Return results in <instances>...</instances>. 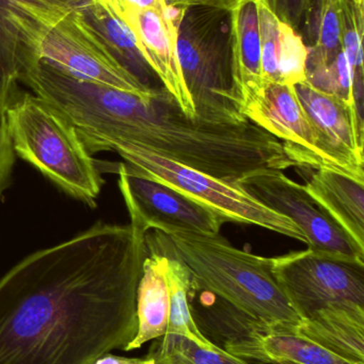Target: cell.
<instances>
[{"instance_id": "1", "label": "cell", "mask_w": 364, "mask_h": 364, "mask_svg": "<svg viewBox=\"0 0 364 364\" xmlns=\"http://www.w3.org/2000/svg\"><path fill=\"white\" fill-rule=\"evenodd\" d=\"M147 232L96 223L0 279V364H92L136 337Z\"/></svg>"}, {"instance_id": "2", "label": "cell", "mask_w": 364, "mask_h": 364, "mask_svg": "<svg viewBox=\"0 0 364 364\" xmlns=\"http://www.w3.org/2000/svg\"><path fill=\"white\" fill-rule=\"evenodd\" d=\"M121 143L230 182L260 171L296 168L284 144L249 119L222 124L188 117L165 87L147 96L126 93L94 153Z\"/></svg>"}, {"instance_id": "3", "label": "cell", "mask_w": 364, "mask_h": 364, "mask_svg": "<svg viewBox=\"0 0 364 364\" xmlns=\"http://www.w3.org/2000/svg\"><path fill=\"white\" fill-rule=\"evenodd\" d=\"M155 231L154 235H145V242L181 260L196 286L261 320L301 323L274 276L271 258L239 250L219 233Z\"/></svg>"}, {"instance_id": "4", "label": "cell", "mask_w": 364, "mask_h": 364, "mask_svg": "<svg viewBox=\"0 0 364 364\" xmlns=\"http://www.w3.org/2000/svg\"><path fill=\"white\" fill-rule=\"evenodd\" d=\"M14 21L33 61L139 96L155 91L115 61L77 6L63 0H17Z\"/></svg>"}, {"instance_id": "5", "label": "cell", "mask_w": 364, "mask_h": 364, "mask_svg": "<svg viewBox=\"0 0 364 364\" xmlns=\"http://www.w3.org/2000/svg\"><path fill=\"white\" fill-rule=\"evenodd\" d=\"M15 154L77 200L95 207L102 172L75 126L55 107L19 94L6 113Z\"/></svg>"}, {"instance_id": "6", "label": "cell", "mask_w": 364, "mask_h": 364, "mask_svg": "<svg viewBox=\"0 0 364 364\" xmlns=\"http://www.w3.org/2000/svg\"><path fill=\"white\" fill-rule=\"evenodd\" d=\"M177 53L197 117L213 123H241L233 78L232 12L224 6H184Z\"/></svg>"}, {"instance_id": "7", "label": "cell", "mask_w": 364, "mask_h": 364, "mask_svg": "<svg viewBox=\"0 0 364 364\" xmlns=\"http://www.w3.org/2000/svg\"><path fill=\"white\" fill-rule=\"evenodd\" d=\"M109 151L119 154L124 164L140 176L175 188L228 222L262 227L307 244L303 231L291 218L263 205L236 182L209 176L136 145L121 143Z\"/></svg>"}, {"instance_id": "8", "label": "cell", "mask_w": 364, "mask_h": 364, "mask_svg": "<svg viewBox=\"0 0 364 364\" xmlns=\"http://www.w3.org/2000/svg\"><path fill=\"white\" fill-rule=\"evenodd\" d=\"M271 271L297 316L323 312L364 314V261L293 252L271 258Z\"/></svg>"}, {"instance_id": "9", "label": "cell", "mask_w": 364, "mask_h": 364, "mask_svg": "<svg viewBox=\"0 0 364 364\" xmlns=\"http://www.w3.org/2000/svg\"><path fill=\"white\" fill-rule=\"evenodd\" d=\"M243 114L277 138L296 168H327L364 182V166L343 155L316 129L294 87L264 83L261 93L244 106Z\"/></svg>"}, {"instance_id": "10", "label": "cell", "mask_w": 364, "mask_h": 364, "mask_svg": "<svg viewBox=\"0 0 364 364\" xmlns=\"http://www.w3.org/2000/svg\"><path fill=\"white\" fill-rule=\"evenodd\" d=\"M98 168L119 176V188L130 214V224L145 232L217 235L226 218L192 200L171 186L145 178L125 164L98 162Z\"/></svg>"}, {"instance_id": "11", "label": "cell", "mask_w": 364, "mask_h": 364, "mask_svg": "<svg viewBox=\"0 0 364 364\" xmlns=\"http://www.w3.org/2000/svg\"><path fill=\"white\" fill-rule=\"evenodd\" d=\"M236 183L269 209L291 218L305 235L308 250L325 256L364 261L363 248L316 205L305 186L293 181L282 171L252 173Z\"/></svg>"}, {"instance_id": "12", "label": "cell", "mask_w": 364, "mask_h": 364, "mask_svg": "<svg viewBox=\"0 0 364 364\" xmlns=\"http://www.w3.org/2000/svg\"><path fill=\"white\" fill-rule=\"evenodd\" d=\"M183 8L110 9L132 30L143 57L162 87L186 115L196 117V109L186 87L177 53V27Z\"/></svg>"}, {"instance_id": "13", "label": "cell", "mask_w": 364, "mask_h": 364, "mask_svg": "<svg viewBox=\"0 0 364 364\" xmlns=\"http://www.w3.org/2000/svg\"><path fill=\"white\" fill-rule=\"evenodd\" d=\"M190 314L203 337L227 354L263 364L261 340L281 323L261 320L218 295L190 284Z\"/></svg>"}, {"instance_id": "14", "label": "cell", "mask_w": 364, "mask_h": 364, "mask_svg": "<svg viewBox=\"0 0 364 364\" xmlns=\"http://www.w3.org/2000/svg\"><path fill=\"white\" fill-rule=\"evenodd\" d=\"M295 93L316 129L343 155L364 166V126L346 102L312 87L307 80L294 85Z\"/></svg>"}, {"instance_id": "15", "label": "cell", "mask_w": 364, "mask_h": 364, "mask_svg": "<svg viewBox=\"0 0 364 364\" xmlns=\"http://www.w3.org/2000/svg\"><path fill=\"white\" fill-rule=\"evenodd\" d=\"M231 12L233 78L243 111L264 87L258 0H237Z\"/></svg>"}, {"instance_id": "16", "label": "cell", "mask_w": 364, "mask_h": 364, "mask_svg": "<svg viewBox=\"0 0 364 364\" xmlns=\"http://www.w3.org/2000/svg\"><path fill=\"white\" fill-rule=\"evenodd\" d=\"M305 188L316 205L364 250V182L321 168L311 175Z\"/></svg>"}, {"instance_id": "17", "label": "cell", "mask_w": 364, "mask_h": 364, "mask_svg": "<svg viewBox=\"0 0 364 364\" xmlns=\"http://www.w3.org/2000/svg\"><path fill=\"white\" fill-rule=\"evenodd\" d=\"M142 274L137 288L136 311L138 331L136 337L123 350L140 348L147 342L160 339L167 333L170 314V290L166 275L167 258L147 245Z\"/></svg>"}, {"instance_id": "18", "label": "cell", "mask_w": 364, "mask_h": 364, "mask_svg": "<svg viewBox=\"0 0 364 364\" xmlns=\"http://www.w3.org/2000/svg\"><path fill=\"white\" fill-rule=\"evenodd\" d=\"M115 61L150 90L162 82L143 57L128 26L103 0H88L77 6Z\"/></svg>"}, {"instance_id": "19", "label": "cell", "mask_w": 364, "mask_h": 364, "mask_svg": "<svg viewBox=\"0 0 364 364\" xmlns=\"http://www.w3.org/2000/svg\"><path fill=\"white\" fill-rule=\"evenodd\" d=\"M295 331L342 359L364 364V314L323 312L301 321Z\"/></svg>"}, {"instance_id": "20", "label": "cell", "mask_w": 364, "mask_h": 364, "mask_svg": "<svg viewBox=\"0 0 364 364\" xmlns=\"http://www.w3.org/2000/svg\"><path fill=\"white\" fill-rule=\"evenodd\" d=\"M17 0H0V122L19 95L17 83L30 55L14 21Z\"/></svg>"}, {"instance_id": "21", "label": "cell", "mask_w": 364, "mask_h": 364, "mask_svg": "<svg viewBox=\"0 0 364 364\" xmlns=\"http://www.w3.org/2000/svg\"><path fill=\"white\" fill-rule=\"evenodd\" d=\"M303 30L310 44L307 63H333L343 50L339 0H311Z\"/></svg>"}, {"instance_id": "22", "label": "cell", "mask_w": 364, "mask_h": 364, "mask_svg": "<svg viewBox=\"0 0 364 364\" xmlns=\"http://www.w3.org/2000/svg\"><path fill=\"white\" fill-rule=\"evenodd\" d=\"M297 325L279 324L261 340L263 364H359L342 359L295 331Z\"/></svg>"}, {"instance_id": "23", "label": "cell", "mask_w": 364, "mask_h": 364, "mask_svg": "<svg viewBox=\"0 0 364 364\" xmlns=\"http://www.w3.org/2000/svg\"><path fill=\"white\" fill-rule=\"evenodd\" d=\"M147 243V242H145ZM166 256V275L170 290V314H169L168 328L166 333H179L198 344L201 348L219 350L207 341L202 333L197 328L194 318L190 314L189 295L192 284V274L185 264L172 255L157 250Z\"/></svg>"}, {"instance_id": "24", "label": "cell", "mask_w": 364, "mask_h": 364, "mask_svg": "<svg viewBox=\"0 0 364 364\" xmlns=\"http://www.w3.org/2000/svg\"><path fill=\"white\" fill-rule=\"evenodd\" d=\"M147 356L157 364H249L224 350L201 348L179 333L153 340Z\"/></svg>"}, {"instance_id": "25", "label": "cell", "mask_w": 364, "mask_h": 364, "mask_svg": "<svg viewBox=\"0 0 364 364\" xmlns=\"http://www.w3.org/2000/svg\"><path fill=\"white\" fill-rule=\"evenodd\" d=\"M342 49L353 76L355 105L363 106V0H339Z\"/></svg>"}, {"instance_id": "26", "label": "cell", "mask_w": 364, "mask_h": 364, "mask_svg": "<svg viewBox=\"0 0 364 364\" xmlns=\"http://www.w3.org/2000/svg\"><path fill=\"white\" fill-rule=\"evenodd\" d=\"M308 46L303 36L280 21L278 83L294 85L307 80Z\"/></svg>"}, {"instance_id": "27", "label": "cell", "mask_w": 364, "mask_h": 364, "mask_svg": "<svg viewBox=\"0 0 364 364\" xmlns=\"http://www.w3.org/2000/svg\"><path fill=\"white\" fill-rule=\"evenodd\" d=\"M259 27L262 46V74L264 83H278V53L280 21L271 9L258 0Z\"/></svg>"}, {"instance_id": "28", "label": "cell", "mask_w": 364, "mask_h": 364, "mask_svg": "<svg viewBox=\"0 0 364 364\" xmlns=\"http://www.w3.org/2000/svg\"><path fill=\"white\" fill-rule=\"evenodd\" d=\"M266 4L279 21L288 23L297 32L303 29L311 0H259Z\"/></svg>"}, {"instance_id": "29", "label": "cell", "mask_w": 364, "mask_h": 364, "mask_svg": "<svg viewBox=\"0 0 364 364\" xmlns=\"http://www.w3.org/2000/svg\"><path fill=\"white\" fill-rule=\"evenodd\" d=\"M14 149L6 119L0 122V194L9 186L15 162Z\"/></svg>"}, {"instance_id": "30", "label": "cell", "mask_w": 364, "mask_h": 364, "mask_svg": "<svg viewBox=\"0 0 364 364\" xmlns=\"http://www.w3.org/2000/svg\"><path fill=\"white\" fill-rule=\"evenodd\" d=\"M92 364H155V361L147 355L142 358H128V357L115 356L110 353H107L96 359Z\"/></svg>"}, {"instance_id": "31", "label": "cell", "mask_w": 364, "mask_h": 364, "mask_svg": "<svg viewBox=\"0 0 364 364\" xmlns=\"http://www.w3.org/2000/svg\"><path fill=\"white\" fill-rule=\"evenodd\" d=\"M236 1L237 0H186V6L192 4H201L231 9Z\"/></svg>"}, {"instance_id": "32", "label": "cell", "mask_w": 364, "mask_h": 364, "mask_svg": "<svg viewBox=\"0 0 364 364\" xmlns=\"http://www.w3.org/2000/svg\"><path fill=\"white\" fill-rule=\"evenodd\" d=\"M165 4L168 6L182 8V6H186V0H165Z\"/></svg>"}, {"instance_id": "33", "label": "cell", "mask_w": 364, "mask_h": 364, "mask_svg": "<svg viewBox=\"0 0 364 364\" xmlns=\"http://www.w3.org/2000/svg\"><path fill=\"white\" fill-rule=\"evenodd\" d=\"M66 4H71V6H79V4H83V2L88 1V0H63Z\"/></svg>"}, {"instance_id": "34", "label": "cell", "mask_w": 364, "mask_h": 364, "mask_svg": "<svg viewBox=\"0 0 364 364\" xmlns=\"http://www.w3.org/2000/svg\"><path fill=\"white\" fill-rule=\"evenodd\" d=\"M279 364H293V363H279Z\"/></svg>"}, {"instance_id": "35", "label": "cell", "mask_w": 364, "mask_h": 364, "mask_svg": "<svg viewBox=\"0 0 364 364\" xmlns=\"http://www.w3.org/2000/svg\"><path fill=\"white\" fill-rule=\"evenodd\" d=\"M155 364H157V363H155Z\"/></svg>"}]
</instances>
